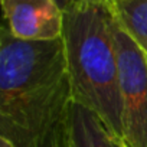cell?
<instances>
[{
	"label": "cell",
	"instance_id": "9",
	"mask_svg": "<svg viewBox=\"0 0 147 147\" xmlns=\"http://www.w3.org/2000/svg\"><path fill=\"white\" fill-rule=\"evenodd\" d=\"M101 2H107V0H101Z\"/></svg>",
	"mask_w": 147,
	"mask_h": 147
},
{
	"label": "cell",
	"instance_id": "2",
	"mask_svg": "<svg viewBox=\"0 0 147 147\" xmlns=\"http://www.w3.org/2000/svg\"><path fill=\"white\" fill-rule=\"evenodd\" d=\"M114 19L105 2L74 0L63 9L62 40L75 102L92 110L123 141Z\"/></svg>",
	"mask_w": 147,
	"mask_h": 147
},
{
	"label": "cell",
	"instance_id": "7",
	"mask_svg": "<svg viewBox=\"0 0 147 147\" xmlns=\"http://www.w3.org/2000/svg\"><path fill=\"white\" fill-rule=\"evenodd\" d=\"M0 147H15L9 140H6V138H3V137H0Z\"/></svg>",
	"mask_w": 147,
	"mask_h": 147
},
{
	"label": "cell",
	"instance_id": "1",
	"mask_svg": "<svg viewBox=\"0 0 147 147\" xmlns=\"http://www.w3.org/2000/svg\"><path fill=\"white\" fill-rule=\"evenodd\" d=\"M75 105L62 38L0 33V137L15 147H68Z\"/></svg>",
	"mask_w": 147,
	"mask_h": 147
},
{
	"label": "cell",
	"instance_id": "3",
	"mask_svg": "<svg viewBox=\"0 0 147 147\" xmlns=\"http://www.w3.org/2000/svg\"><path fill=\"white\" fill-rule=\"evenodd\" d=\"M113 33L120 71L123 143L125 147H147V55L115 20Z\"/></svg>",
	"mask_w": 147,
	"mask_h": 147
},
{
	"label": "cell",
	"instance_id": "4",
	"mask_svg": "<svg viewBox=\"0 0 147 147\" xmlns=\"http://www.w3.org/2000/svg\"><path fill=\"white\" fill-rule=\"evenodd\" d=\"M5 26L22 40L62 38L63 9L58 0H2Z\"/></svg>",
	"mask_w": 147,
	"mask_h": 147
},
{
	"label": "cell",
	"instance_id": "8",
	"mask_svg": "<svg viewBox=\"0 0 147 147\" xmlns=\"http://www.w3.org/2000/svg\"><path fill=\"white\" fill-rule=\"evenodd\" d=\"M72 2H74V0H58V3H59V6H61L62 9H65L66 6H69Z\"/></svg>",
	"mask_w": 147,
	"mask_h": 147
},
{
	"label": "cell",
	"instance_id": "5",
	"mask_svg": "<svg viewBox=\"0 0 147 147\" xmlns=\"http://www.w3.org/2000/svg\"><path fill=\"white\" fill-rule=\"evenodd\" d=\"M68 147H125V144L110 133L104 121L92 110L75 102Z\"/></svg>",
	"mask_w": 147,
	"mask_h": 147
},
{
	"label": "cell",
	"instance_id": "6",
	"mask_svg": "<svg viewBox=\"0 0 147 147\" xmlns=\"http://www.w3.org/2000/svg\"><path fill=\"white\" fill-rule=\"evenodd\" d=\"M117 25L147 55V0H107Z\"/></svg>",
	"mask_w": 147,
	"mask_h": 147
}]
</instances>
